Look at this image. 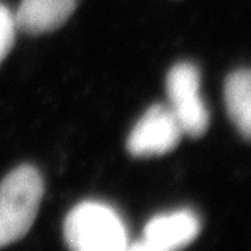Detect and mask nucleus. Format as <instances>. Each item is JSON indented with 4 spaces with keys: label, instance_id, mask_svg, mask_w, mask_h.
<instances>
[{
    "label": "nucleus",
    "instance_id": "20e7f679",
    "mask_svg": "<svg viewBox=\"0 0 251 251\" xmlns=\"http://www.w3.org/2000/svg\"><path fill=\"white\" fill-rule=\"evenodd\" d=\"M183 128L168 105H153L135 123L127 138V150L135 158L158 156L173 151Z\"/></svg>",
    "mask_w": 251,
    "mask_h": 251
},
{
    "label": "nucleus",
    "instance_id": "39448f33",
    "mask_svg": "<svg viewBox=\"0 0 251 251\" xmlns=\"http://www.w3.org/2000/svg\"><path fill=\"white\" fill-rule=\"evenodd\" d=\"M201 232L197 212L183 208L151 218L144 227L143 239L128 244L127 250L172 251L184 249Z\"/></svg>",
    "mask_w": 251,
    "mask_h": 251
},
{
    "label": "nucleus",
    "instance_id": "f257e3e1",
    "mask_svg": "<svg viewBox=\"0 0 251 251\" xmlns=\"http://www.w3.org/2000/svg\"><path fill=\"white\" fill-rule=\"evenodd\" d=\"M63 236L77 251H123L128 246L122 216L100 201H82L74 206L64 219Z\"/></svg>",
    "mask_w": 251,
    "mask_h": 251
},
{
    "label": "nucleus",
    "instance_id": "f03ea898",
    "mask_svg": "<svg viewBox=\"0 0 251 251\" xmlns=\"http://www.w3.org/2000/svg\"><path fill=\"white\" fill-rule=\"evenodd\" d=\"M44 180L31 165H21L0 183V249L18 242L35 222Z\"/></svg>",
    "mask_w": 251,
    "mask_h": 251
},
{
    "label": "nucleus",
    "instance_id": "0eeeda50",
    "mask_svg": "<svg viewBox=\"0 0 251 251\" xmlns=\"http://www.w3.org/2000/svg\"><path fill=\"white\" fill-rule=\"evenodd\" d=\"M226 110L233 125L246 140L251 135V73L249 69L234 70L225 81Z\"/></svg>",
    "mask_w": 251,
    "mask_h": 251
},
{
    "label": "nucleus",
    "instance_id": "7ed1b4c3",
    "mask_svg": "<svg viewBox=\"0 0 251 251\" xmlns=\"http://www.w3.org/2000/svg\"><path fill=\"white\" fill-rule=\"evenodd\" d=\"M169 108L184 134L200 138L209 127V113L201 97V74L193 63L180 62L166 75Z\"/></svg>",
    "mask_w": 251,
    "mask_h": 251
},
{
    "label": "nucleus",
    "instance_id": "6e6552de",
    "mask_svg": "<svg viewBox=\"0 0 251 251\" xmlns=\"http://www.w3.org/2000/svg\"><path fill=\"white\" fill-rule=\"evenodd\" d=\"M16 20L7 6L0 3V63L6 59L16 39Z\"/></svg>",
    "mask_w": 251,
    "mask_h": 251
},
{
    "label": "nucleus",
    "instance_id": "423d86ee",
    "mask_svg": "<svg viewBox=\"0 0 251 251\" xmlns=\"http://www.w3.org/2000/svg\"><path fill=\"white\" fill-rule=\"evenodd\" d=\"M77 0H21L14 14L17 29L31 35L52 32L69 20Z\"/></svg>",
    "mask_w": 251,
    "mask_h": 251
}]
</instances>
